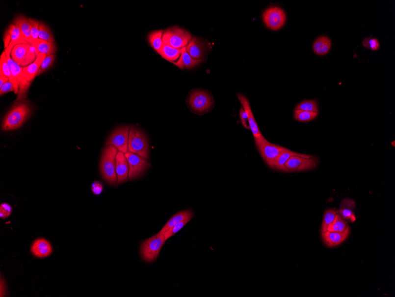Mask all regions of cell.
Listing matches in <instances>:
<instances>
[{
	"mask_svg": "<svg viewBox=\"0 0 395 297\" xmlns=\"http://www.w3.org/2000/svg\"><path fill=\"white\" fill-rule=\"evenodd\" d=\"M318 114L314 112L295 110L294 111V118L299 122H305L315 119L318 117Z\"/></svg>",
	"mask_w": 395,
	"mask_h": 297,
	"instance_id": "33",
	"label": "cell"
},
{
	"mask_svg": "<svg viewBox=\"0 0 395 297\" xmlns=\"http://www.w3.org/2000/svg\"><path fill=\"white\" fill-rule=\"evenodd\" d=\"M129 166V178L134 179L140 177L151 166L145 158L128 151L125 154Z\"/></svg>",
	"mask_w": 395,
	"mask_h": 297,
	"instance_id": "12",
	"label": "cell"
},
{
	"mask_svg": "<svg viewBox=\"0 0 395 297\" xmlns=\"http://www.w3.org/2000/svg\"><path fill=\"white\" fill-rule=\"evenodd\" d=\"M164 31L157 30L152 31L148 35V40L152 47L158 53L163 45V34Z\"/></svg>",
	"mask_w": 395,
	"mask_h": 297,
	"instance_id": "30",
	"label": "cell"
},
{
	"mask_svg": "<svg viewBox=\"0 0 395 297\" xmlns=\"http://www.w3.org/2000/svg\"><path fill=\"white\" fill-rule=\"evenodd\" d=\"M203 62V59H195L186 51V47L182 49L181 55L177 62H173L181 69H191Z\"/></svg>",
	"mask_w": 395,
	"mask_h": 297,
	"instance_id": "23",
	"label": "cell"
},
{
	"mask_svg": "<svg viewBox=\"0 0 395 297\" xmlns=\"http://www.w3.org/2000/svg\"><path fill=\"white\" fill-rule=\"evenodd\" d=\"M33 45L36 47L39 54H45L46 56L54 54L56 51V45L54 42H50L39 39Z\"/></svg>",
	"mask_w": 395,
	"mask_h": 297,
	"instance_id": "29",
	"label": "cell"
},
{
	"mask_svg": "<svg viewBox=\"0 0 395 297\" xmlns=\"http://www.w3.org/2000/svg\"><path fill=\"white\" fill-rule=\"evenodd\" d=\"M292 156H301L307 158L313 157L312 155L298 153V152H293L288 149L287 151L282 152V153L279 155L278 159H277L276 161L275 168H274V169H277L278 170V171L283 172H290L286 168V167H285V164H286L287 161Z\"/></svg>",
	"mask_w": 395,
	"mask_h": 297,
	"instance_id": "24",
	"label": "cell"
},
{
	"mask_svg": "<svg viewBox=\"0 0 395 297\" xmlns=\"http://www.w3.org/2000/svg\"><path fill=\"white\" fill-rule=\"evenodd\" d=\"M8 81H9V79L6 76H4V75L0 74V88Z\"/></svg>",
	"mask_w": 395,
	"mask_h": 297,
	"instance_id": "44",
	"label": "cell"
},
{
	"mask_svg": "<svg viewBox=\"0 0 395 297\" xmlns=\"http://www.w3.org/2000/svg\"><path fill=\"white\" fill-rule=\"evenodd\" d=\"M317 163L318 159L316 157L292 156L287 161L285 167L290 172H302L315 168Z\"/></svg>",
	"mask_w": 395,
	"mask_h": 297,
	"instance_id": "13",
	"label": "cell"
},
{
	"mask_svg": "<svg viewBox=\"0 0 395 297\" xmlns=\"http://www.w3.org/2000/svg\"><path fill=\"white\" fill-rule=\"evenodd\" d=\"M338 213V211L335 209H328L325 212L322 223L321 233L327 232L328 227L332 223Z\"/></svg>",
	"mask_w": 395,
	"mask_h": 297,
	"instance_id": "34",
	"label": "cell"
},
{
	"mask_svg": "<svg viewBox=\"0 0 395 297\" xmlns=\"http://www.w3.org/2000/svg\"><path fill=\"white\" fill-rule=\"evenodd\" d=\"M331 40L326 36H319L314 41L313 48L314 53L318 56H325L329 53L331 48Z\"/></svg>",
	"mask_w": 395,
	"mask_h": 297,
	"instance_id": "26",
	"label": "cell"
},
{
	"mask_svg": "<svg viewBox=\"0 0 395 297\" xmlns=\"http://www.w3.org/2000/svg\"><path fill=\"white\" fill-rule=\"evenodd\" d=\"M31 252L38 258H45L53 252V247L50 242L45 238H38L31 245Z\"/></svg>",
	"mask_w": 395,
	"mask_h": 297,
	"instance_id": "17",
	"label": "cell"
},
{
	"mask_svg": "<svg viewBox=\"0 0 395 297\" xmlns=\"http://www.w3.org/2000/svg\"><path fill=\"white\" fill-rule=\"evenodd\" d=\"M128 150L143 158H149L148 138L142 130L134 126L130 129Z\"/></svg>",
	"mask_w": 395,
	"mask_h": 297,
	"instance_id": "3",
	"label": "cell"
},
{
	"mask_svg": "<svg viewBox=\"0 0 395 297\" xmlns=\"http://www.w3.org/2000/svg\"><path fill=\"white\" fill-rule=\"evenodd\" d=\"M5 54H11V51L16 45L28 43L19 29L16 25L10 24L4 33L3 38Z\"/></svg>",
	"mask_w": 395,
	"mask_h": 297,
	"instance_id": "15",
	"label": "cell"
},
{
	"mask_svg": "<svg viewBox=\"0 0 395 297\" xmlns=\"http://www.w3.org/2000/svg\"><path fill=\"white\" fill-rule=\"evenodd\" d=\"M238 99L240 101L242 105V107L243 108L244 111H246L247 117L248 122L250 126V130L252 131L255 139H260V138L264 137L263 135L262 134L260 129H259L258 123L256 122L255 117L253 114L252 109H251L249 101L247 98L242 94H238Z\"/></svg>",
	"mask_w": 395,
	"mask_h": 297,
	"instance_id": "16",
	"label": "cell"
},
{
	"mask_svg": "<svg viewBox=\"0 0 395 297\" xmlns=\"http://www.w3.org/2000/svg\"><path fill=\"white\" fill-rule=\"evenodd\" d=\"M46 56H47L45 54L40 53L32 63L27 67H23V74L28 86H30L31 83L38 74L43 60Z\"/></svg>",
	"mask_w": 395,
	"mask_h": 297,
	"instance_id": "20",
	"label": "cell"
},
{
	"mask_svg": "<svg viewBox=\"0 0 395 297\" xmlns=\"http://www.w3.org/2000/svg\"><path fill=\"white\" fill-rule=\"evenodd\" d=\"M7 59L8 66L10 69L11 73L17 81L19 85V93L17 94V98L16 102L24 100L27 97V92L30 86H28L26 81L25 80L24 74H23V67H21L14 61L11 57V54H7Z\"/></svg>",
	"mask_w": 395,
	"mask_h": 297,
	"instance_id": "10",
	"label": "cell"
},
{
	"mask_svg": "<svg viewBox=\"0 0 395 297\" xmlns=\"http://www.w3.org/2000/svg\"><path fill=\"white\" fill-rule=\"evenodd\" d=\"M362 44L365 48L373 51L378 50L380 46L378 39L371 37H367L363 39Z\"/></svg>",
	"mask_w": 395,
	"mask_h": 297,
	"instance_id": "38",
	"label": "cell"
},
{
	"mask_svg": "<svg viewBox=\"0 0 395 297\" xmlns=\"http://www.w3.org/2000/svg\"><path fill=\"white\" fill-rule=\"evenodd\" d=\"M262 19L267 28L276 31L280 30L285 25L287 21V15L282 8L270 7L264 10Z\"/></svg>",
	"mask_w": 395,
	"mask_h": 297,
	"instance_id": "8",
	"label": "cell"
},
{
	"mask_svg": "<svg viewBox=\"0 0 395 297\" xmlns=\"http://www.w3.org/2000/svg\"><path fill=\"white\" fill-rule=\"evenodd\" d=\"M104 189L103 184L102 181H94L91 185L92 192L93 194L96 195H99L102 194Z\"/></svg>",
	"mask_w": 395,
	"mask_h": 297,
	"instance_id": "42",
	"label": "cell"
},
{
	"mask_svg": "<svg viewBox=\"0 0 395 297\" xmlns=\"http://www.w3.org/2000/svg\"><path fill=\"white\" fill-rule=\"evenodd\" d=\"M10 91H14L15 93L16 90L15 88L13 85V84L10 82V81H8V82L4 84L1 88H0V94L1 96L8 93Z\"/></svg>",
	"mask_w": 395,
	"mask_h": 297,
	"instance_id": "41",
	"label": "cell"
},
{
	"mask_svg": "<svg viewBox=\"0 0 395 297\" xmlns=\"http://www.w3.org/2000/svg\"><path fill=\"white\" fill-rule=\"evenodd\" d=\"M295 110L314 112V113L318 114V103L315 100H304L296 105Z\"/></svg>",
	"mask_w": 395,
	"mask_h": 297,
	"instance_id": "32",
	"label": "cell"
},
{
	"mask_svg": "<svg viewBox=\"0 0 395 297\" xmlns=\"http://www.w3.org/2000/svg\"><path fill=\"white\" fill-rule=\"evenodd\" d=\"M349 229L347 222L338 213L336 215L335 219L328 227L327 231L330 232H343Z\"/></svg>",
	"mask_w": 395,
	"mask_h": 297,
	"instance_id": "31",
	"label": "cell"
},
{
	"mask_svg": "<svg viewBox=\"0 0 395 297\" xmlns=\"http://www.w3.org/2000/svg\"><path fill=\"white\" fill-rule=\"evenodd\" d=\"M54 59H55V55L54 54L46 56L45 59L43 60L37 76H39V75L44 73L45 71L48 70V69L53 65Z\"/></svg>",
	"mask_w": 395,
	"mask_h": 297,
	"instance_id": "39",
	"label": "cell"
},
{
	"mask_svg": "<svg viewBox=\"0 0 395 297\" xmlns=\"http://www.w3.org/2000/svg\"><path fill=\"white\" fill-rule=\"evenodd\" d=\"M181 52L182 49L180 50V49L174 48L163 44L158 54H160L164 59L173 63L175 60L180 59Z\"/></svg>",
	"mask_w": 395,
	"mask_h": 297,
	"instance_id": "28",
	"label": "cell"
},
{
	"mask_svg": "<svg viewBox=\"0 0 395 297\" xmlns=\"http://www.w3.org/2000/svg\"><path fill=\"white\" fill-rule=\"evenodd\" d=\"M192 39L189 31L178 27L169 28L164 31L162 37L164 44L180 50L186 47Z\"/></svg>",
	"mask_w": 395,
	"mask_h": 297,
	"instance_id": "5",
	"label": "cell"
},
{
	"mask_svg": "<svg viewBox=\"0 0 395 297\" xmlns=\"http://www.w3.org/2000/svg\"><path fill=\"white\" fill-rule=\"evenodd\" d=\"M257 148L261 156L270 168H275L276 161L282 152L287 151L288 148L283 147L270 143L264 137L260 139H255Z\"/></svg>",
	"mask_w": 395,
	"mask_h": 297,
	"instance_id": "4",
	"label": "cell"
},
{
	"mask_svg": "<svg viewBox=\"0 0 395 297\" xmlns=\"http://www.w3.org/2000/svg\"><path fill=\"white\" fill-rule=\"evenodd\" d=\"M165 241V236L160 232L144 241L140 247L143 260L151 262L157 259Z\"/></svg>",
	"mask_w": 395,
	"mask_h": 297,
	"instance_id": "7",
	"label": "cell"
},
{
	"mask_svg": "<svg viewBox=\"0 0 395 297\" xmlns=\"http://www.w3.org/2000/svg\"><path fill=\"white\" fill-rule=\"evenodd\" d=\"M193 217H194V213H193L191 210L186 209L182 210V211L179 212L177 214L173 216L171 219H169L168 223H167L165 226L163 227V229L160 230V233L163 235L165 234L166 232H168L169 230L174 227L176 224L180 223L182 221L184 220V219Z\"/></svg>",
	"mask_w": 395,
	"mask_h": 297,
	"instance_id": "25",
	"label": "cell"
},
{
	"mask_svg": "<svg viewBox=\"0 0 395 297\" xmlns=\"http://www.w3.org/2000/svg\"><path fill=\"white\" fill-rule=\"evenodd\" d=\"M186 49L192 59H203L211 50L212 45L206 40L193 37Z\"/></svg>",
	"mask_w": 395,
	"mask_h": 297,
	"instance_id": "14",
	"label": "cell"
},
{
	"mask_svg": "<svg viewBox=\"0 0 395 297\" xmlns=\"http://www.w3.org/2000/svg\"><path fill=\"white\" fill-rule=\"evenodd\" d=\"M29 21L30 24L31 35L33 42V45H34V43H35L37 40L39 39L40 23L38 20L31 18L29 19Z\"/></svg>",
	"mask_w": 395,
	"mask_h": 297,
	"instance_id": "37",
	"label": "cell"
},
{
	"mask_svg": "<svg viewBox=\"0 0 395 297\" xmlns=\"http://www.w3.org/2000/svg\"><path fill=\"white\" fill-rule=\"evenodd\" d=\"M350 234V229L343 232H325L321 233L322 238L328 247H333L339 246L344 242Z\"/></svg>",
	"mask_w": 395,
	"mask_h": 297,
	"instance_id": "18",
	"label": "cell"
},
{
	"mask_svg": "<svg viewBox=\"0 0 395 297\" xmlns=\"http://www.w3.org/2000/svg\"><path fill=\"white\" fill-rule=\"evenodd\" d=\"M129 166L125 154L118 152L116 157V174L118 183L128 180Z\"/></svg>",
	"mask_w": 395,
	"mask_h": 297,
	"instance_id": "19",
	"label": "cell"
},
{
	"mask_svg": "<svg viewBox=\"0 0 395 297\" xmlns=\"http://www.w3.org/2000/svg\"><path fill=\"white\" fill-rule=\"evenodd\" d=\"M129 126H120L112 132L106 141V146H112L124 154L129 151Z\"/></svg>",
	"mask_w": 395,
	"mask_h": 297,
	"instance_id": "11",
	"label": "cell"
},
{
	"mask_svg": "<svg viewBox=\"0 0 395 297\" xmlns=\"http://www.w3.org/2000/svg\"><path fill=\"white\" fill-rule=\"evenodd\" d=\"M38 54L34 45L29 43H25L16 45L11 51V57L17 64L25 67L32 63Z\"/></svg>",
	"mask_w": 395,
	"mask_h": 297,
	"instance_id": "6",
	"label": "cell"
},
{
	"mask_svg": "<svg viewBox=\"0 0 395 297\" xmlns=\"http://www.w3.org/2000/svg\"><path fill=\"white\" fill-rule=\"evenodd\" d=\"M0 74L4 75L6 76L9 81L13 84L14 88H15V93L18 94L19 93V85L17 83L15 78L13 76L11 73L9 66H8L6 54L5 52H2L1 57H0Z\"/></svg>",
	"mask_w": 395,
	"mask_h": 297,
	"instance_id": "27",
	"label": "cell"
},
{
	"mask_svg": "<svg viewBox=\"0 0 395 297\" xmlns=\"http://www.w3.org/2000/svg\"><path fill=\"white\" fill-rule=\"evenodd\" d=\"M193 217H188L186 219H184V220L182 221L180 223L176 224L175 226L172 228V229L168 231V232H166L165 234H164V236H165V240H167L169 238L172 237L173 236L177 234V233L183 229V228L185 226L187 223H188L190 221L192 220Z\"/></svg>",
	"mask_w": 395,
	"mask_h": 297,
	"instance_id": "36",
	"label": "cell"
},
{
	"mask_svg": "<svg viewBox=\"0 0 395 297\" xmlns=\"http://www.w3.org/2000/svg\"><path fill=\"white\" fill-rule=\"evenodd\" d=\"M31 111L32 109L28 101L16 102L4 118L2 129L11 131L20 128L30 117Z\"/></svg>",
	"mask_w": 395,
	"mask_h": 297,
	"instance_id": "1",
	"label": "cell"
},
{
	"mask_svg": "<svg viewBox=\"0 0 395 297\" xmlns=\"http://www.w3.org/2000/svg\"><path fill=\"white\" fill-rule=\"evenodd\" d=\"M13 24L19 29L26 41L33 45V42L31 35L29 19L23 16H18L14 20Z\"/></svg>",
	"mask_w": 395,
	"mask_h": 297,
	"instance_id": "22",
	"label": "cell"
},
{
	"mask_svg": "<svg viewBox=\"0 0 395 297\" xmlns=\"http://www.w3.org/2000/svg\"><path fill=\"white\" fill-rule=\"evenodd\" d=\"M13 208L10 205L3 203L0 206V217L2 219L6 218L11 215Z\"/></svg>",
	"mask_w": 395,
	"mask_h": 297,
	"instance_id": "40",
	"label": "cell"
},
{
	"mask_svg": "<svg viewBox=\"0 0 395 297\" xmlns=\"http://www.w3.org/2000/svg\"><path fill=\"white\" fill-rule=\"evenodd\" d=\"M118 149L115 147L108 146L103 149L101 160V174L106 182L114 185L117 183L116 174V157Z\"/></svg>",
	"mask_w": 395,
	"mask_h": 297,
	"instance_id": "2",
	"label": "cell"
},
{
	"mask_svg": "<svg viewBox=\"0 0 395 297\" xmlns=\"http://www.w3.org/2000/svg\"><path fill=\"white\" fill-rule=\"evenodd\" d=\"M39 39L45 41L54 42V38L50 29L42 22H40Z\"/></svg>",
	"mask_w": 395,
	"mask_h": 297,
	"instance_id": "35",
	"label": "cell"
},
{
	"mask_svg": "<svg viewBox=\"0 0 395 297\" xmlns=\"http://www.w3.org/2000/svg\"><path fill=\"white\" fill-rule=\"evenodd\" d=\"M355 202L350 198H345L342 201L341 207L339 210V214L345 220L355 222L356 217L354 210L355 208Z\"/></svg>",
	"mask_w": 395,
	"mask_h": 297,
	"instance_id": "21",
	"label": "cell"
},
{
	"mask_svg": "<svg viewBox=\"0 0 395 297\" xmlns=\"http://www.w3.org/2000/svg\"><path fill=\"white\" fill-rule=\"evenodd\" d=\"M188 103L190 107L194 112L204 113L211 109L214 100L211 95L207 91L195 90L190 94Z\"/></svg>",
	"mask_w": 395,
	"mask_h": 297,
	"instance_id": "9",
	"label": "cell"
},
{
	"mask_svg": "<svg viewBox=\"0 0 395 297\" xmlns=\"http://www.w3.org/2000/svg\"><path fill=\"white\" fill-rule=\"evenodd\" d=\"M240 119L241 120V122L242 125H243L245 128L247 129H250V126L249 125V122H248V117L247 115L246 111H244V109L243 107L240 108Z\"/></svg>",
	"mask_w": 395,
	"mask_h": 297,
	"instance_id": "43",
	"label": "cell"
}]
</instances>
